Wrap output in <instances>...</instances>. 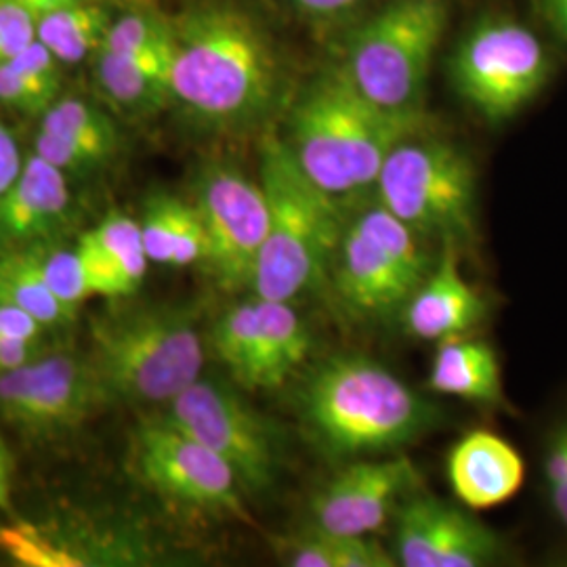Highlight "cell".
I'll list each match as a JSON object with an SVG mask.
<instances>
[{
	"instance_id": "5b68a950",
	"label": "cell",
	"mask_w": 567,
	"mask_h": 567,
	"mask_svg": "<svg viewBox=\"0 0 567 567\" xmlns=\"http://www.w3.org/2000/svg\"><path fill=\"white\" fill-rule=\"evenodd\" d=\"M261 185L269 224L250 290L292 303L332 274L344 229L339 198L311 182L278 137L261 145Z\"/></svg>"
},
{
	"instance_id": "7402d4cb",
	"label": "cell",
	"mask_w": 567,
	"mask_h": 567,
	"mask_svg": "<svg viewBox=\"0 0 567 567\" xmlns=\"http://www.w3.org/2000/svg\"><path fill=\"white\" fill-rule=\"evenodd\" d=\"M173 44L145 55H114L100 51L91 74L103 102L131 118H147L171 105Z\"/></svg>"
},
{
	"instance_id": "44dd1931",
	"label": "cell",
	"mask_w": 567,
	"mask_h": 567,
	"mask_svg": "<svg viewBox=\"0 0 567 567\" xmlns=\"http://www.w3.org/2000/svg\"><path fill=\"white\" fill-rule=\"evenodd\" d=\"M91 295L124 299L137 292L147 274V252L140 221L112 210L76 244Z\"/></svg>"
},
{
	"instance_id": "8d00e7d4",
	"label": "cell",
	"mask_w": 567,
	"mask_h": 567,
	"mask_svg": "<svg viewBox=\"0 0 567 567\" xmlns=\"http://www.w3.org/2000/svg\"><path fill=\"white\" fill-rule=\"evenodd\" d=\"M0 511L11 513L13 511V498H11V466L9 458L0 447Z\"/></svg>"
},
{
	"instance_id": "836d02e7",
	"label": "cell",
	"mask_w": 567,
	"mask_h": 567,
	"mask_svg": "<svg viewBox=\"0 0 567 567\" xmlns=\"http://www.w3.org/2000/svg\"><path fill=\"white\" fill-rule=\"evenodd\" d=\"M44 326L16 305L0 303V341H23L42 337Z\"/></svg>"
},
{
	"instance_id": "d6986e66",
	"label": "cell",
	"mask_w": 567,
	"mask_h": 567,
	"mask_svg": "<svg viewBox=\"0 0 567 567\" xmlns=\"http://www.w3.org/2000/svg\"><path fill=\"white\" fill-rule=\"evenodd\" d=\"M486 313L484 297L466 282L456 246L444 244L435 265L404 305L405 328L421 341L442 343L463 337Z\"/></svg>"
},
{
	"instance_id": "603a6c76",
	"label": "cell",
	"mask_w": 567,
	"mask_h": 567,
	"mask_svg": "<svg viewBox=\"0 0 567 567\" xmlns=\"http://www.w3.org/2000/svg\"><path fill=\"white\" fill-rule=\"evenodd\" d=\"M429 389L473 404L507 405L498 355L492 344L480 339L442 341L429 370Z\"/></svg>"
},
{
	"instance_id": "f1b7e54d",
	"label": "cell",
	"mask_w": 567,
	"mask_h": 567,
	"mask_svg": "<svg viewBox=\"0 0 567 567\" xmlns=\"http://www.w3.org/2000/svg\"><path fill=\"white\" fill-rule=\"evenodd\" d=\"M171 44L173 20L154 9L135 7L114 13L100 51L114 55H145L168 49Z\"/></svg>"
},
{
	"instance_id": "30bf717a",
	"label": "cell",
	"mask_w": 567,
	"mask_h": 567,
	"mask_svg": "<svg viewBox=\"0 0 567 567\" xmlns=\"http://www.w3.org/2000/svg\"><path fill=\"white\" fill-rule=\"evenodd\" d=\"M456 91L489 122L508 121L532 102L550 74L547 47L519 21L477 23L450 61Z\"/></svg>"
},
{
	"instance_id": "f546056e",
	"label": "cell",
	"mask_w": 567,
	"mask_h": 567,
	"mask_svg": "<svg viewBox=\"0 0 567 567\" xmlns=\"http://www.w3.org/2000/svg\"><path fill=\"white\" fill-rule=\"evenodd\" d=\"M25 250L32 255L53 295L68 307L79 311L81 303L93 297L76 248H63L58 246V243H51L32 246Z\"/></svg>"
},
{
	"instance_id": "9a60e30c",
	"label": "cell",
	"mask_w": 567,
	"mask_h": 567,
	"mask_svg": "<svg viewBox=\"0 0 567 567\" xmlns=\"http://www.w3.org/2000/svg\"><path fill=\"white\" fill-rule=\"evenodd\" d=\"M393 555L404 567H486L507 557V543L463 508L412 496L398 508Z\"/></svg>"
},
{
	"instance_id": "4316f807",
	"label": "cell",
	"mask_w": 567,
	"mask_h": 567,
	"mask_svg": "<svg viewBox=\"0 0 567 567\" xmlns=\"http://www.w3.org/2000/svg\"><path fill=\"white\" fill-rule=\"evenodd\" d=\"M288 566L292 567H393L398 559L370 536H332L309 529L288 543Z\"/></svg>"
},
{
	"instance_id": "e575fe53",
	"label": "cell",
	"mask_w": 567,
	"mask_h": 567,
	"mask_svg": "<svg viewBox=\"0 0 567 567\" xmlns=\"http://www.w3.org/2000/svg\"><path fill=\"white\" fill-rule=\"evenodd\" d=\"M55 344L47 343L44 337L23 339V341H0V374L11 372L39 360Z\"/></svg>"
},
{
	"instance_id": "8fae6325",
	"label": "cell",
	"mask_w": 567,
	"mask_h": 567,
	"mask_svg": "<svg viewBox=\"0 0 567 567\" xmlns=\"http://www.w3.org/2000/svg\"><path fill=\"white\" fill-rule=\"evenodd\" d=\"M128 466L142 486L173 505L248 519L231 466L163 414L133 431Z\"/></svg>"
},
{
	"instance_id": "74e56055",
	"label": "cell",
	"mask_w": 567,
	"mask_h": 567,
	"mask_svg": "<svg viewBox=\"0 0 567 567\" xmlns=\"http://www.w3.org/2000/svg\"><path fill=\"white\" fill-rule=\"evenodd\" d=\"M543 7L555 28L567 39V0H543Z\"/></svg>"
},
{
	"instance_id": "484cf974",
	"label": "cell",
	"mask_w": 567,
	"mask_h": 567,
	"mask_svg": "<svg viewBox=\"0 0 567 567\" xmlns=\"http://www.w3.org/2000/svg\"><path fill=\"white\" fill-rule=\"evenodd\" d=\"M0 303L16 305L34 316L44 328L74 322L76 309L60 301L28 250L0 255Z\"/></svg>"
},
{
	"instance_id": "d4e9b609",
	"label": "cell",
	"mask_w": 567,
	"mask_h": 567,
	"mask_svg": "<svg viewBox=\"0 0 567 567\" xmlns=\"http://www.w3.org/2000/svg\"><path fill=\"white\" fill-rule=\"evenodd\" d=\"M63 65L39 41L0 65V105L25 116H41L61 95Z\"/></svg>"
},
{
	"instance_id": "d6a6232c",
	"label": "cell",
	"mask_w": 567,
	"mask_h": 567,
	"mask_svg": "<svg viewBox=\"0 0 567 567\" xmlns=\"http://www.w3.org/2000/svg\"><path fill=\"white\" fill-rule=\"evenodd\" d=\"M25 163V154L21 152L20 140L13 128L0 118V198L13 185Z\"/></svg>"
},
{
	"instance_id": "7c38bea8",
	"label": "cell",
	"mask_w": 567,
	"mask_h": 567,
	"mask_svg": "<svg viewBox=\"0 0 567 567\" xmlns=\"http://www.w3.org/2000/svg\"><path fill=\"white\" fill-rule=\"evenodd\" d=\"M107 405L89 355L60 347L0 374V419L28 440L63 437Z\"/></svg>"
},
{
	"instance_id": "ac0fdd59",
	"label": "cell",
	"mask_w": 567,
	"mask_h": 567,
	"mask_svg": "<svg viewBox=\"0 0 567 567\" xmlns=\"http://www.w3.org/2000/svg\"><path fill=\"white\" fill-rule=\"evenodd\" d=\"M121 150V128L105 107L76 95H60L39 116L32 152L68 177H86L114 163Z\"/></svg>"
},
{
	"instance_id": "52a82bcc",
	"label": "cell",
	"mask_w": 567,
	"mask_h": 567,
	"mask_svg": "<svg viewBox=\"0 0 567 567\" xmlns=\"http://www.w3.org/2000/svg\"><path fill=\"white\" fill-rule=\"evenodd\" d=\"M374 187L379 204L421 238L458 248L475 236V171L452 143L405 140L389 154Z\"/></svg>"
},
{
	"instance_id": "277c9868",
	"label": "cell",
	"mask_w": 567,
	"mask_h": 567,
	"mask_svg": "<svg viewBox=\"0 0 567 567\" xmlns=\"http://www.w3.org/2000/svg\"><path fill=\"white\" fill-rule=\"evenodd\" d=\"M89 360L110 404H171L203 377L196 311L166 303L107 311L91 324Z\"/></svg>"
},
{
	"instance_id": "4fadbf2b",
	"label": "cell",
	"mask_w": 567,
	"mask_h": 567,
	"mask_svg": "<svg viewBox=\"0 0 567 567\" xmlns=\"http://www.w3.org/2000/svg\"><path fill=\"white\" fill-rule=\"evenodd\" d=\"M196 208L206 231V257L227 292L250 288L264 246L269 206L261 182L229 164H208L196 182Z\"/></svg>"
},
{
	"instance_id": "e0dca14e",
	"label": "cell",
	"mask_w": 567,
	"mask_h": 567,
	"mask_svg": "<svg viewBox=\"0 0 567 567\" xmlns=\"http://www.w3.org/2000/svg\"><path fill=\"white\" fill-rule=\"evenodd\" d=\"M72 210L70 177L39 154H28L18 179L0 198V255L60 243Z\"/></svg>"
},
{
	"instance_id": "5bb4252c",
	"label": "cell",
	"mask_w": 567,
	"mask_h": 567,
	"mask_svg": "<svg viewBox=\"0 0 567 567\" xmlns=\"http://www.w3.org/2000/svg\"><path fill=\"white\" fill-rule=\"evenodd\" d=\"M210 343L244 389H278L309 358L311 337L290 301L255 297L217 320Z\"/></svg>"
},
{
	"instance_id": "3957f363",
	"label": "cell",
	"mask_w": 567,
	"mask_h": 567,
	"mask_svg": "<svg viewBox=\"0 0 567 567\" xmlns=\"http://www.w3.org/2000/svg\"><path fill=\"white\" fill-rule=\"evenodd\" d=\"M423 126V110H385L365 100L339 68L313 82L295 105L286 145L311 182L343 198L374 187L389 154L421 135Z\"/></svg>"
},
{
	"instance_id": "8992f818",
	"label": "cell",
	"mask_w": 567,
	"mask_h": 567,
	"mask_svg": "<svg viewBox=\"0 0 567 567\" xmlns=\"http://www.w3.org/2000/svg\"><path fill=\"white\" fill-rule=\"evenodd\" d=\"M446 25V0H395L351 37L341 70L365 100L393 112L421 110Z\"/></svg>"
},
{
	"instance_id": "2e32d148",
	"label": "cell",
	"mask_w": 567,
	"mask_h": 567,
	"mask_svg": "<svg viewBox=\"0 0 567 567\" xmlns=\"http://www.w3.org/2000/svg\"><path fill=\"white\" fill-rule=\"evenodd\" d=\"M416 482L419 471L405 456L355 458L313 496L311 527L332 536H370Z\"/></svg>"
},
{
	"instance_id": "ba28073f",
	"label": "cell",
	"mask_w": 567,
	"mask_h": 567,
	"mask_svg": "<svg viewBox=\"0 0 567 567\" xmlns=\"http://www.w3.org/2000/svg\"><path fill=\"white\" fill-rule=\"evenodd\" d=\"M423 238L377 203L344 225L332 265L344 307L364 320H379L408 303L431 264Z\"/></svg>"
},
{
	"instance_id": "7a4b0ae2",
	"label": "cell",
	"mask_w": 567,
	"mask_h": 567,
	"mask_svg": "<svg viewBox=\"0 0 567 567\" xmlns=\"http://www.w3.org/2000/svg\"><path fill=\"white\" fill-rule=\"evenodd\" d=\"M297 404L309 437L330 458L385 456L440 425L437 405L362 353L316 365Z\"/></svg>"
},
{
	"instance_id": "d590c367",
	"label": "cell",
	"mask_w": 567,
	"mask_h": 567,
	"mask_svg": "<svg viewBox=\"0 0 567 567\" xmlns=\"http://www.w3.org/2000/svg\"><path fill=\"white\" fill-rule=\"evenodd\" d=\"M290 2L297 11L307 13V16H334L343 13L347 9L360 4L362 0H286Z\"/></svg>"
},
{
	"instance_id": "6da1fadb",
	"label": "cell",
	"mask_w": 567,
	"mask_h": 567,
	"mask_svg": "<svg viewBox=\"0 0 567 567\" xmlns=\"http://www.w3.org/2000/svg\"><path fill=\"white\" fill-rule=\"evenodd\" d=\"M280 97V63L264 28L225 2L173 20L171 105L213 133L259 126Z\"/></svg>"
},
{
	"instance_id": "ffe728a7",
	"label": "cell",
	"mask_w": 567,
	"mask_h": 567,
	"mask_svg": "<svg viewBox=\"0 0 567 567\" xmlns=\"http://www.w3.org/2000/svg\"><path fill=\"white\" fill-rule=\"evenodd\" d=\"M447 482L456 498L473 511L505 505L526 482V463L505 437L471 431L447 456Z\"/></svg>"
},
{
	"instance_id": "9c48e42d",
	"label": "cell",
	"mask_w": 567,
	"mask_h": 567,
	"mask_svg": "<svg viewBox=\"0 0 567 567\" xmlns=\"http://www.w3.org/2000/svg\"><path fill=\"white\" fill-rule=\"evenodd\" d=\"M163 416L221 456L243 492L267 494L278 484L284 468L280 429L234 386L200 377L166 404Z\"/></svg>"
},
{
	"instance_id": "83f0119b",
	"label": "cell",
	"mask_w": 567,
	"mask_h": 567,
	"mask_svg": "<svg viewBox=\"0 0 567 567\" xmlns=\"http://www.w3.org/2000/svg\"><path fill=\"white\" fill-rule=\"evenodd\" d=\"M194 217L196 204L185 203L179 196L158 192L145 200L140 227L150 264H173L175 246Z\"/></svg>"
},
{
	"instance_id": "4dcf8cb0",
	"label": "cell",
	"mask_w": 567,
	"mask_h": 567,
	"mask_svg": "<svg viewBox=\"0 0 567 567\" xmlns=\"http://www.w3.org/2000/svg\"><path fill=\"white\" fill-rule=\"evenodd\" d=\"M543 475L548 505L559 524L567 529V414L548 433L543 454Z\"/></svg>"
},
{
	"instance_id": "cb8c5ba5",
	"label": "cell",
	"mask_w": 567,
	"mask_h": 567,
	"mask_svg": "<svg viewBox=\"0 0 567 567\" xmlns=\"http://www.w3.org/2000/svg\"><path fill=\"white\" fill-rule=\"evenodd\" d=\"M114 11L105 0H79L37 18V41L44 44L61 65L91 61L102 49Z\"/></svg>"
},
{
	"instance_id": "1f68e13d",
	"label": "cell",
	"mask_w": 567,
	"mask_h": 567,
	"mask_svg": "<svg viewBox=\"0 0 567 567\" xmlns=\"http://www.w3.org/2000/svg\"><path fill=\"white\" fill-rule=\"evenodd\" d=\"M37 41V16L16 0H0V65Z\"/></svg>"
},
{
	"instance_id": "f35d334b",
	"label": "cell",
	"mask_w": 567,
	"mask_h": 567,
	"mask_svg": "<svg viewBox=\"0 0 567 567\" xmlns=\"http://www.w3.org/2000/svg\"><path fill=\"white\" fill-rule=\"evenodd\" d=\"M16 2H20L21 7H25L32 16L41 18V16L49 13V11H55L60 7L79 2V0H16Z\"/></svg>"
}]
</instances>
